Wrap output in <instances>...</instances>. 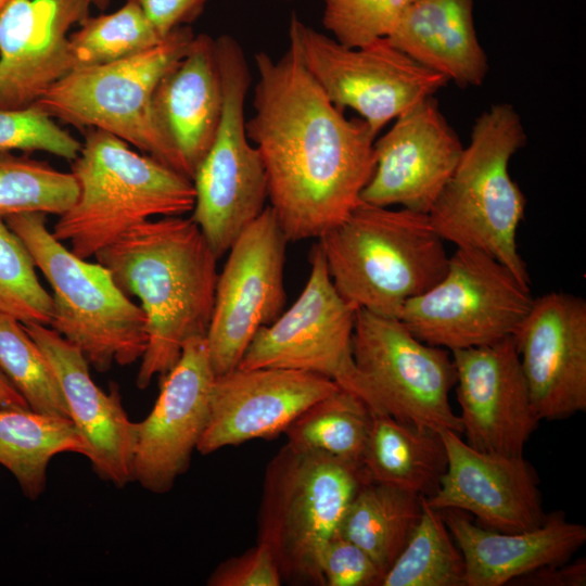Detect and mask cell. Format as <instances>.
<instances>
[{
    "label": "cell",
    "instance_id": "cell-15",
    "mask_svg": "<svg viewBox=\"0 0 586 586\" xmlns=\"http://www.w3.org/2000/svg\"><path fill=\"white\" fill-rule=\"evenodd\" d=\"M215 377L205 336L189 339L163 375L152 410L135 422L132 481L144 489L167 493L188 470L208 421Z\"/></svg>",
    "mask_w": 586,
    "mask_h": 586
},
{
    "label": "cell",
    "instance_id": "cell-4",
    "mask_svg": "<svg viewBox=\"0 0 586 586\" xmlns=\"http://www.w3.org/2000/svg\"><path fill=\"white\" fill-rule=\"evenodd\" d=\"M72 162L78 196L51 232L80 258L95 256L153 217L183 216L193 209L190 178L109 132L90 129Z\"/></svg>",
    "mask_w": 586,
    "mask_h": 586
},
{
    "label": "cell",
    "instance_id": "cell-18",
    "mask_svg": "<svg viewBox=\"0 0 586 586\" xmlns=\"http://www.w3.org/2000/svg\"><path fill=\"white\" fill-rule=\"evenodd\" d=\"M514 339L539 419L560 420L585 411V300L564 292L533 300Z\"/></svg>",
    "mask_w": 586,
    "mask_h": 586
},
{
    "label": "cell",
    "instance_id": "cell-38",
    "mask_svg": "<svg viewBox=\"0 0 586 586\" xmlns=\"http://www.w3.org/2000/svg\"><path fill=\"white\" fill-rule=\"evenodd\" d=\"M283 582L269 548L258 543L220 563L209 575V586H279Z\"/></svg>",
    "mask_w": 586,
    "mask_h": 586
},
{
    "label": "cell",
    "instance_id": "cell-12",
    "mask_svg": "<svg viewBox=\"0 0 586 586\" xmlns=\"http://www.w3.org/2000/svg\"><path fill=\"white\" fill-rule=\"evenodd\" d=\"M307 282L293 303L254 336L238 368H285L323 375L383 413L358 371L352 347L357 309L345 302L330 278L317 243Z\"/></svg>",
    "mask_w": 586,
    "mask_h": 586
},
{
    "label": "cell",
    "instance_id": "cell-32",
    "mask_svg": "<svg viewBox=\"0 0 586 586\" xmlns=\"http://www.w3.org/2000/svg\"><path fill=\"white\" fill-rule=\"evenodd\" d=\"M75 176L28 156L0 152V218L23 213L60 216L76 201Z\"/></svg>",
    "mask_w": 586,
    "mask_h": 586
},
{
    "label": "cell",
    "instance_id": "cell-42",
    "mask_svg": "<svg viewBox=\"0 0 586 586\" xmlns=\"http://www.w3.org/2000/svg\"><path fill=\"white\" fill-rule=\"evenodd\" d=\"M89 2L91 5H94L100 10H105L110 4L111 0H89Z\"/></svg>",
    "mask_w": 586,
    "mask_h": 586
},
{
    "label": "cell",
    "instance_id": "cell-5",
    "mask_svg": "<svg viewBox=\"0 0 586 586\" xmlns=\"http://www.w3.org/2000/svg\"><path fill=\"white\" fill-rule=\"evenodd\" d=\"M525 142L521 117L511 104L498 103L484 111L428 215L445 242L489 254L530 285L517 246L526 199L508 169L512 155Z\"/></svg>",
    "mask_w": 586,
    "mask_h": 586
},
{
    "label": "cell",
    "instance_id": "cell-2",
    "mask_svg": "<svg viewBox=\"0 0 586 586\" xmlns=\"http://www.w3.org/2000/svg\"><path fill=\"white\" fill-rule=\"evenodd\" d=\"M94 257L127 296L140 301L145 315L148 344L136 380L143 390L177 362L189 339L206 335L218 258L183 216L146 220Z\"/></svg>",
    "mask_w": 586,
    "mask_h": 586
},
{
    "label": "cell",
    "instance_id": "cell-22",
    "mask_svg": "<svg viewBox=\"0 0 586 586\" xmlns=\"http://www.w3.org/2000/svg\"><path fill=\"white\" fill-rule=\"evenodd\" d=\"M50 361L69 419L89 446L88 459L101 479L117 487L132 481L135 422L125 411L118 387L110 393L92 380L89 362L75 345L40 323H23Z\"/></svg>",
    "mask_w": 586,
    "mask_h": 586
},
{
    "label": "cell",
    "instance_id": "cell-9",
    "mask_svg": "<svg viewBox=\"0 0 586 586\" xmlns=\"http://www.w3.org/2000/svg\"><path fill=\"white\" fill-rule=\"evenodd\" d=\"M533 300L530 285L501 262L457 247L444 277L407 301L398 319L420 341L453 352L514 335Z\"/></svg>",
    "mask_w": 586,
    "mask_h": 586
},
{
    "label": "cell",
    "instance_id": "cell-17",
    "mask_svg": "<svg viewBox=\"0 0 586 586\" xmlns=\"http://www.w3.org/2000/svg\"><path fill=\"white\" fill-rule=\"evenodd\" d=\"M450 354L467 444L482 451L523 455L540 419L521 368L514 335Z\"/></svg>",
    "mask_w": 586,
    "mask_h": 586
},
{
    "label": "cell",
    "instance_id": "cell-6",
    "mask_svg": "<svg viewBox=\"0 0 586 586\" xmlns=\"http://www.w3.org/2000/svg\"><path fill=\"white\" fill-rule=\"evenodd\" d=\"M29 251L52 290L50 328L75 345L99 372L114 362L141 359L148 344L146 319L100 263L76 256L46 226V214L4 218Z\"/></svg>",
    "mask_w": 586,
    "mask_h": 586
},
{
    "label": "cell",
    "instance_id": "cell-13",
    "mask_svg": "<svg viewBox=\"0 0 586 586\" xmlns=\"http://www.w3.org/2000/svg\"><path fill=\"white\" fill-rule=\"evenodd\" d=\"M356 367L383 413L419 428L462 434L449 403L457 375L451 354L417 339L397 318L357 309Z\"/></svg>",
    "mask_w": 586,
    "mask_h": 586
},
{
    "label": "cell",
    "instance_id": "cell-36",
    "mask_svg": "<svg viewBox=\"0 0 586 586\" xmlns=\"http://www.w3.org/2000/svg\"><path fill=\"white\" fill-rule=\"evenodd\" d=\"M81 143L37 105L0 109V152L43 151L74 161Z\"/></svg>",
    "mask_w": 586,
    "mask_h": 586
},
{
    "label": "cell",
    "instance_id": "cell-28",
    "mask_svg": "<svg viewBox=\"0 0 586 586\" xmlns=\"http://www.w3.org/2000/svg\"><path fill=\"white\" fill-rule=\"evenodd\" d=\"M422 499L412 492L369 481L352 499L337 533L361 548L384 576L420 518Z\"/></svg>",
    "mask_w": 586,
    "mask_h": 586
},
{
    "label": "cell",
    "instance_id": "cell-40",
    "mask_svg": "<svg viewBox=\"0 0 586 586\" xmlns=\"http://www.w3.org/2000/svg\"><path fill=\"white\" fill-rule=\"evenodd\" d=\"M512 582L517 585L584 586L586 584V561L585 558H579L571 563L566 561L543 566Z\"/></svg>",
    "mask_w": 586,
    "mask_h": 586
},
{
    "label": "cell",
    "instance_id": "cell-19",
    "mask_svg": "<svg viewBox=\"0 0 586 586\" xmlns=\"http://www.w3.org/2000/svg\"><path fill=\"white\" fill-rule=\"evenodd\" d=\"M339 388L323 375L285 368H235L216 375L208 421L196 450L208 455L276 437L310 405Z\"/></svg>",
    "mask_w": 586,
    "mask_h": 586
},
{
    "label": "cell",
    "instance_id": "cell-41",
    "mask_svg": "<svg viewBox=\"0 0 586 586\" xmlns=\"http://www.w3.org/2000/svg\"><path fill=\"white\" fill-rule=\"evenodd\" d=\"M0 407L29 408L24 397L15 390L5 375L0 371Z\"/></svg>",
    "mask_w": 586,
    "mask_h": 586
},
{
    "label": "cell",
    "instance_id": "cell-29",
    "mask_svg": "<svg viewBox=\"0 0 586 586\" xmlns=\"http://www.w3.org/2000/svg\"><path fill=\"white\" fill-rule=\"evenodd\" d=\"M371 418L365 402L339 388L305 409L283 433L293 448L362 467Z\"/></svg>",
    "mask_w": 586,
    "mask_h": 586
},
{
    "label": "cell",
    "instance_id": "cell-43",
    "mask_svg": "<svg viewBox=\"0 0 586 586\" xmlns=\"http://www.w3.org/2000/svg\"><path fill=\"white\" fill-rule=\"evenodd\" d=\"M11 0H0V13Z\"/></svg>",
    "mask_w": 586,
    "mask_h": 586
},
{
    "label": "cell",
    "instance_id": "cell-20",
    "mask_svg": "<svg viewBox=\"0 0 586 586\" xmlns=\"http://www.w3.org/2000/svg\"><path fill=\"white\" fill-rule=\"evenodd\" d=\"M447 468L428 504L471 513L484 527L506 533L540 526L544 511L538 476L523 455L482 451L460 434L441 431Z\"/></svg>",
    "mask_w": 586,
    "mask_h": 586
},
{
    "label": "cell",
    "instance_id": "cell-23",
    "mask_svg": "<svg viewBox=\"0 0 586 586\" xmlns=\"http://www.w3.org/2000/svg\"><path fill=\"white\" fill-rule=\"evenodd\" d=\"M466 563V586H502L539 568L566 562L586 542V527L563 512L547 514L530 531L498 532L471 522L466 512L443 510Z\"/></svg>",
    "mask_w": 586,
    "mask_h": 586
},
{
    "label": "cell",
    "instance_id": "cell-3",
    "mask_svg": "<svg viewBox=\"0 0 586 586\" xmlns=\"http://www.w3.org/2000/svg\"><path fill=\"white\" fill-rule=\"evenodd\" d=\"M444 243L428 214L364 202L318 242L345 302L397 319L407 301L444 277Z\"/></svg>",
    "mask_w": 586,
    "mask_h": 586
},
{
    "label": "cell",
    "instance_id": "cell-44",
    "mask_svg": "<svg viewBox=\"0 0 586 586\" xmlns=\"http://www.w3.org/2000/svg\"><path fill=\"white\" fill-rule=\"evenodd\" d=\"M281 1H291V0H281Z\"/></svg>",
    "mask_w": 586,
    "mask_h": 586
},
{
    "label": "cell",
    "instance_id": "cell-37",
    "mask_svg": "<svg viewBox=\"0 0 586 586\" xmlns=\"http://www.w3.org/2000/svg\"><path fill=\"white\" fill-rule=\"evenodd\" d=\"M320 572L323 586H380L383 578L371 558L339 533L322 551Z\"/></svg>",
    "mask_w": 586,
    "mask_h": 586
},
{
    "label": "cell",
    "instance_id": "cell-16",
    "mask_svg": "<svg viewBox=\"0 0 586 586\" xmlns=\"http://www.w3.org/2000/svg\"><path fill=\"white\" fill-rule=\"evenodd\" d=\"M463 148L434 95L420 101L374 141L375 167L361 202L429 214Z\"/></svg>",
    "mask_w": 586,
    "mask_h": 586
},
{
    "label": "cell",
    "instance_id": "cell-21",
    "mask_svg": "<svg viewBox=\"0 0 586 586\" xmlns=\"http://www.w3.org/2000/svg\"><path fill=\"white\" fill-rule=\"evenodd\" d=\"M89 0H11L0 13V109L35 104L73 71L69 30Z\"/></svg>",
    "mask_w": 586,
    "mask_h": 586
},
{
    "label": "cell",
    "instance_id": "cell-34",
    "mask_svg": "<svg viewBox=\"0 0 586 586\" xmlns=\"http://www.w3.org/2000/svg\"><path fill=\"white\" fill-rule=\"evenodd\" d=\"M23 241L0 218V313L22 323L50 326L51 294L42 286Z\"/></svg>",
    "mask_w": 586,
    "mask_h": 586
},
{
    "label": "cell",
    "instance_id": "cell-26",
    "mask_svg": "<svg viewBox=\"0 0 586 586\" xmlns=\"http://www.w3.org/2000/svg\"><path fill=\"white\" fill-rule=\"evenodd\" d=\"M361 463L369 481L429 498L446 471L447 453L441 431L380 413L372 415Z\"/></svg>",
    "mask_w": 586,
    "mask_h": 586
},
{
    "label": "cell",
    "instance_id": "cell-24",
    "mask_svg": "<svg viewBox=\"0 0 586 586\" xmlns=\"http://www.w3.org/2000/svg\"><path fill=\"white\" fill-rule=\"evenodd\" d=\"M224 94L216 39L194 36L154 93L158 120L192 180L216 135Z\"/></svg>",
    "mask_w": 586,
    "mask_h": 586
},
{
    "label": "cell",
    "instance_id": "cell-39",
    "mask_svg": "<svg viewBox=\"0 0 586 586\" xmlns=\"http://www.w3.org/2000/svg\"><path fill=\"white\" fill-rule=\"evenodd\" d=\"M137 3L162 37L190 26L203 13L208 0H126Z\"/></svg>",
    "mask_w": 586,
    "mask_h": 586
},
{
    "label": "cell",
    "instance_id": "cell-33",
    "mask_svg": "<svg viewBox=\"0 0 586 586\" xmlns=\"http://www.w3.org/2000/svg\"><path fill=\"white\" fill-rule=\"evenodd\" d=\"M0 371L29 408L69 418L55 372L22 322L0 313Z\"/></svg>",
    "mask_w": 586,
    "mask_h": 586
},
{
    "label": "cell",
    "instance_id": "cell-27",
    "mask_svg": "<svg viewBox=\"0 0 586 586\" xmlns=\"http://www.w3.org/2000/svg\"><path fill=\"white\" fill-rule=\"evenodd\" d=\"M63 453L88 458L90 449L69 418L24 407H0V464L23 494L37 499L47 485L51 459Z\"/></svg>",
    "mask_w": 586,
    "mask_h": 586
},
{
    "label": "cell",
    "instance_id": "cell-7",
    "mask_svg": "<svg viewBox=\"0 0 586 586\" xmlns=\"http://www.w3.org/2000/svg\"><path fill=\"white\" fill-rule=\"evenodd\" d=\"M364 468L285 444L265 470L257 542L266 545L283 581L321 585V555L365 483Z\"/></svg>",
    "mask_w": 586,
    "mask_h": 586
},
{
    "label": "cell",
    "instance_id": "cell-35",
    "mask_svg": "<svg viewBox=\"0 0 586 586\" xmlns=\"http://www.w3.org/2000/svg\"><path fill=\"white\" fill-rule=\"evenodd\" d=\"M413 0H322V25L337 42L359 48L387 38Z\"/></svg>",
    "mask_w": 586,
    "mask_h": 586
},
{
    "label": "cell",
    "instance_id": "cell-8",
    "mask_svg": "<svg viewBox=\"0 0 586 586\" xmlns=\"http://www.w3.org/2000/svg\"><path fill=\"white\" fill-rule=\"evenodd\" d=\"M194 36L190 26H182L131 56L75 68L35 105L76 127L109 132L190 178L158 120L154 93L163 76L186 54Z\"/></svg>",
    "mask_w": 586,
    "mask_h": 586
},
{
    "label": "cell",
    "instance_id": "cell-25",
    "mask_svg": "<svg viewBox=\"0 0 586 586\" xmlns=\"http://www.w3.org/2000/svg\"><path fill=\"white\" fill-rule=\"evenodd\" d=\"M387 40L458 87H477L488 74L476 36L473 0H413Z\"/></svg>",
    "mask_w": 586,
    "mask_h": 586
},
{
    "label": "cell",
    "instance_id": "cell-31",
    "mask_svg": "<svg viewBox=\"0 0 586 586\" xmlns=\"http://www.w3.org/2000/svg\"><path fill=\"white\" fill-rule=\"evenodd\" d=\"M163 38L142 9L126 1L112 13L88 16L69 34L73 69L119 61L154 47Z\"/></svg>",
    "mask_w": 586,
    "mask_h": 586
},
{
    "label": "cell",
    "instance_id": "cell-30",
    "mask_svg": "<svg viewBox=\"0 0 586 586\" xmlns=\"http://www.w3.org/2000/svg\"><path fill=\"white\" fill-rule=\"evenodd\" d=\"M380 586H466V563L441 510L422 499L420 518Z\"/></svg>",
    "mask_w": 586,
    "mask_h": 586
},
{
    "label": "cell",
    "instance_id": "cell-14",
    "mask_svg": "<svg viewBox=\"0 0 586 586\" xmlns=\"http://www.w3.org/2000/svg\"><path fill=\"white\" fill-rule=\"evenodd\" d=\"M288 242L267 205L229 249L205 335L216 375L238 368L256 333L283 311Z\"/></svg>",
    "mask_w": 586,
    "mask_h": 586
},
{
    "label": "cell",
    "instance_id": "cell-11",
    "mask_svg": "<svg viewBox=\"0 0 586 586\" xmlns=\"http://www.w3.org/2000/svg\"><path fill=\"white\" fill-rule=\"evenodd\" d=\"M289 40L328 99L352 109L377 136L402 113L433 97L449 81L394 47L387 38L349 48L292 13Z\"/></svg>",
    "mask_w": 586,
    "mask_h": 586
},
{
    "label": "cell",
    "instance_id": "cell-1",
    "mask_svg": "<svg viewBox=\"0 0 586 586\" xmlns=\"http://www.w3.org/2000/svg\"><path fill=\"white\" fill-rule=\"evenodd\" d=\"M254 62V113L245 127L264 164L269 206L289 242L319 239L361 202L377 136L328 99L293 41L278 60L260 51Z\"/></svg>",
    "mask_w": 586,
    "mask_h": 586
},
{
    "label": "cell",
    "instance_id": "cell-10",
    "mask_svg": "<svg viewBox=\"0 0 586 586\" xmlns=\"http://www.w3.org/2000/svg\"><path fill=\"white\" fill-rule=\"evenodd\" d=\"M218 62L222 112L214 140L192 178L191 219L219 259L266 208L268 190L260 154L245 127L244 105L252 78L245 54L228 48L219 53Z\"/></svg>",
    "mask_w": 586,
    "mask_h": 586
}]
</instances>
